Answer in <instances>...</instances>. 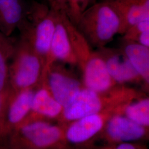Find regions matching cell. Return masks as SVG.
Instances as JSON below:
<instances>
[{
  "instance_id": "6da1fadb",
  "label": "cell",
  "mask_w": 149,
  "mask_h": 149,
  "mask_svg": "<svg viewBox=\"0 0 149 149\" xmlns=\"http://www.w3.org/2000/svg\"><path fill=\"white\" fill-rule=\"evenodd\" d=\"M144 92L127 85H117L109 90L95 91L84 87L64 107L59 123L67 124L113 107L125 104L144 96Z\"/></svg>"
},
{
  "instance_id": "7a4b0ae2",
  "label": "cell",
  "mask_w": 149,
  "mask_h": 149,
  "mask_svg": "<svg viewBox=\"0 0 149 149\" xmlns=\"http://www.w3.org/2000/svg\"><path fill=\"white\" fill-rule=\"evenodd\" d=\"M65 125L35 120L23 123L0 141V149H70Z\"/></svg>"
},
{
  "instance_id": "3957f363",
  "label": "cell",
  "mask_w": 149,
  "mask_h": 149,
  "mask_svg": "<svg viewBox=\"0 0 149 149\" xmlns=\"http://www.w3.org/2000/svg\"><path fill=\"white\" fill-rule=\"evenodd\" d=\"M72 44L77 66L82 74V82L85 88L95 91H106L118 85L108 74L101 56L93 50L66 14L62 15Z\"/></svg>"
},
{
  "instance_id": "277c9868",
  "label": "cell",
  "mask_w": 149,
  "mask_h": 149,
  "mask_svg": "<svg viewBox=\"0 0 149 149\" xmlns=\"http://www.w3.org/2000/svg\"><path fill=\"white\" fill-rule=\"evenodd\" d=\"M75 26L92 48L98 49L122 34V19L111 3L102 0L87 8Z\"/></svg>"
},
{
  "instance_id": "5b68a950",
  "label": "cell",
  "mask_w": 149,
  "mask_h": 149,
  "mask_svg": "<svg viewBox=\"0 0 149 149\" xmlns=\"http://www.w3.org/2000/svg\"><path fill=\"white\" fill-rule=\"evenodd\" d=\"M59 12L33 1L28 7L27 17L18 29L20 38L26 40L45 62L53 37Z\"/></svg>"
},
{
  "instance_id": "8992f818",
  "label": "cell",
  "mask_w": 149,
  "mask_h": 149,
  "mask_svg": "<svg viewBox=\"0 0 149 149\" xmlns=\"http://www.w3.org/2000/svg\"><path fill=\"white\" fill-rule=\"evenodd\" d=\"M44 61L24 39L15 43L9 66L10 92L35 89L42 82Z\"/></svg>"
},
{
  "instance_id": "52a82bcc",
  "label": "cell",
  "mask_w": 149,
  "mask_h": 149,
  "mask_svg": "<svg viewBox=\"0 0 149 149\" xmlns=\"http://www.w3.org/2000/svg\"><path fill=\"white\" fill-rule=\"evenodd\" d=\"M128 104L109 108L67 124L65 128L67 143L70 147L90 144L101 132L109 118L116 114L123 113Z\"/></svg>"
},
{
  "instance_id": "ba28073f",
  "label": "cell",
  "mask_w": 149,
  "mask_h": 149,
  "mask_svg": "<svg viewBox=\"0 0 149 149\" xmlns=\"http://www.w3.org/2000/svg\"><path fill=\"white\" fill-rule=\"evenodd\" d=\"M149 128L133 122L123 113L113 115L107 122L95 140L109 147L127 143H141L149 138Z\"/></svg>"
},
{
  "instance_id": "9c48e42d",
  "label": "cell",
  "mask_w": 149,
  "mask_h": 149,
  "mask_svg": "<svg viewBox=\"0 0 149 149\" xmlns=\"http://www.w3.org/2000/svg\"><path fill=\"white\" fill-rule=\"evenodd\" d=\"M41 83L46 85L54 98L63 107L68 105L85 87L82 80L59 62L50 66Z\"/></svg>"
},
{
  "instance_id": "30bf717a",
  "label": "cell",
  "mask_w": 149,
  "mask_h": 149,
  "mask_svg": "<svg viewBox=\"0 0 149 149\" xmlns=\"http://www.w3.org/2000/svg\"><path fill=\"white\" fill-rule=\"evenodd\" d=\"M104 61L110 76L117 84H142L140 76L120 48L107 46L96 49Z\"/></svg>"
},
{
  "instance_id": "8fae6325",
  "label": "cell",
  "mask_w": 149,
  "mask_h": 149,
  "mask_svg": "<svg viewBox=\"0 0 149 149\" xmlns=\"http://www.w3.org/2000/svg\"><path fill=\"white\" fill-rule=\"evenodd\" d=\"M63 14L64 13H59L58 14L53 37L45 59L42 81L49 69L55 63L59 62L72 66L77 65V61L69 36L63 21Z\"/></svg>"
},
{
  "instance_id": "7c38bea8",
  "label": "cell",
  "mask_w": 149,
  "mask_h": 149,
  "mask_svg": "<svg viewBox=\"0 0 149 149\" xmlns=\"http://www.w3.org/2000/svg\"><path fill=\"white\" fill-rule=\"evenodd\" d=\"M35 89L10 92L6 104L2 139L26 119L31 109Z\"/></svg>"
},
{
  "instance_id": "4fadbf2b",
  "label": "cell",
  "mask_w": 149,
  "mask_h": 149,
  "mask_svg": "<svg viewBox=\"0 0 149 149\" xmlns=\"http://www.w3.org/2000/svg\"><path fill=\"white\" fill-rule=\"evenodd\" d=\"M63 108V106L54 98L46 85L41 83L35 89L31 111L23 123L35 120L58 122Z\"/></svg>"
},
{
  "instance_id": "5bb4252c",
  "label": "cell",
  "mask_w": 149,
  "mask_h": 149,
  "mask_svg": "<svg viewBox=\"0 0 149 149\" xmlns=\"http://www.w3.org/2000/svg\"><path fill=\"white\" fill-rule=\"evenodd\" d=\"M28 11L23 0H0V33L11 37L26 19Z\"/></svg>"
},
{
  "instance_id": "9a60e30c",
  "label": "cell",
  "mask_w": 149,
  "mask_h": 149,
  "mask_svg": "<svg viewBox=\"0 0 149 149\" xmlns=\"http://www.w3.org/2000/svg\"><path fill=\"white\" fill-rule=\"evenodd\" d=\"M117 10L123 22V34L129 27L149 19V0H103Z\"/></svg>"
},
{
  "instance_id": "2e32d148",
  "label": "cell",
  "mask_w": 149,
  "mask_h": 149,
  "mask_svg": "<svg viewBox=\"0 0 149 149\" xmlns=\"http://www.w3.org/2000/svg\"><path fill=\"white\" fill-rule=\"evenodd\" d=\"M143 81L146 91L149 90V48L138 43L122 40L120 47Z\"/></svg>"
},
{
  "instance_id": "e0dca14e",
  "label": "cell",
  "mask_w": 149,
  "mask_h": 149,
  "mask_svg": "<svg viewBox=\"0 0 149 149\" xmlns=\"http://www.w3.org/2000/svg\"><path fill=\"white\" fill-rule=\"evenodd\" d=\"M15 40L0 33V94L8 97L9 66L15 47Z\"/></svg>"
},
{
  "instance_id": "ac0fdd59",
  "label": "cell",
  "mask_w": 149,
  "mask_h": 149,
  "mask_svg": "<svg viewBox=\"0 0 149 149\" xmlns=\"http://www.w3.org/2000/svg\"><path fill=\"white\" fill-rule=\"evenodd\" d=\"M134 122L149 128V98L146 95L130 102L123 113Z\"/></svg>"
},
{
  "instance_id": "d6986e66",
  "label": "cell",
  "mask_w": 149,
  "mask_h": 149,
  "mask_svg": "<svg viewBox=\"0 0 149 149\" xmlns=\"http://www.w3.org/2000/svg\"><path fill=\"white\" fill-rule=\"evenodd\" d=\"M122 35V40L138 43L149 48V19L129 27Z\"/></svg>"
},
{
  "instance_id": "ffe728a7",
  "label": "cell",
  "mask_w": 149,
  "mask_h": 149,
  "mask_svg": "<svg viewBox=\"0 0 149 149\" xmlns=\"http://www.w3.org/2000/svg\"><path fill=\"white\" fill-rule=\"evenodd\" d=\"M68 6V17L76 26L80 16L90 6V0H67Z\"/></svg>"
},
{
  "instance_id": "44dd1931",
  "label": "cell",
  "mask_w": 149,
  "mask_h": 149,
  "mask_svg": "<svg viewBox=\"0 0 149 149\" xmlns=\"http://www.w3.org/2000/svg\"><path fill=\"white\" fill-rule=\"evenodd\" d=\"M49 6L51 9L68 16V6L67 0H47Z\"/></svg>"
},
{
  "instance_id": "7402d4cb",
  "label": "cell",
  "mask_w": 149,
  "mask_h": 149,
  "mask_svg": "<svg viewBox=\"0 0 149 149\" xmlns=\"http://www.w3.org/2000/svg\"><path fill=\"white\" fill-rule=\"evenodd\" d=\"M101 149H148V148L142 143H127L109 147H102Z\"/></svg>"
},
{
  "instance_id": "603a6c76",
  "label": "cell",
  "mask_w": 149,
  "mask_h": 149,
  "mask_svg": "<svg viewBox=\"0 0 149 149\" xmlns=\"http://www.w3.org/2000/svg\"><path fill=\"white\" fill-rule=\"evenodd\" d=\"M8 97L0 94V141L3 135V117Z\"/></svg>"
},
{
  "instance_id": "cb8c5ba5",
  "label": "cell",
  "mask_w": 149,
  "mask_h": 149,
  "mask_svg": "<svg viewBox=\"0 0 149 149\" xmlns=\"http://www.w3.org/2000/svg\"><path fill=\"white\" fill-rule=\"evenodd\" d=\"M97 2V0H90V6L94 4L95 3H96Z\"/></svg>"
}]
</instances>
